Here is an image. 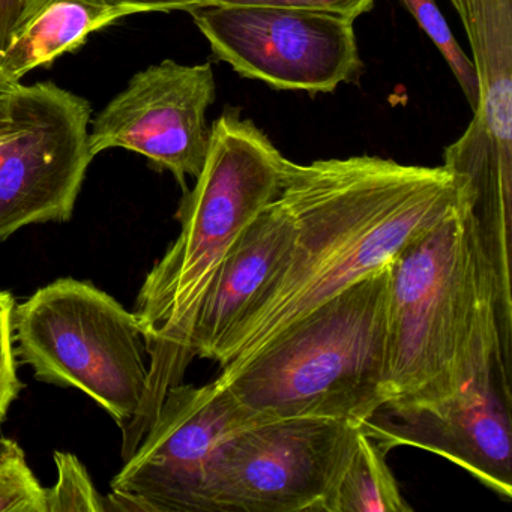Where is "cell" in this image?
<instances>
[{"label":"cell","mask_w":512,"mask_h":512,"mask_svg":"<svg viewBox=\"0 0 512 512\" xmlns=\"http://www.w3.org/2000/svg\"><path fill=\"white\" fill-rule=\"evenodd\" d=\"M293 241L212 361L235 364L356 281L386 268L455 203L445 167L380 157L290 161L278 196Z\"/></svg>","instance_id":"6da1fadb"},{"label":"cell","mask_w":512,"mask_h":512,"mask_svg":"<svg viewBox=\"0 0 512 512\" xmlns=\"http://www.w3.org/2000/svg\"><path fill=\"white\" fill-rule=\"evenodd\" d=\"M388 269L385 406L442 403L470 383H494L511 397V337L460 200Z\"/></svg>","instance_id":"7a4b0ae2"},{"label":"cell","mask_w":512,"mask_h":512,"mask_svg":"<svg viewBox=\"0 0 512 512\" xmlns=\"http://www.w3.org/2000/svg\"><path fill=\"white\" fill-rule=\"evenodd\" d=\"M287 160L260 128L238 110L211 127V143L193 190L176 218L181 232L146 275L136 313L148 341L149 389L139 415L122 430L127 460L145 436L173 386L194 359V326L206 293L233 245L280 196Z\"/></svg>","instance_id":"3957f363"},{"label":"cell","mask_w":512,"mask_h":512,"mask_svg":"<svg viewBox=\"0 0 512 512\" xmlns=\"http://www.w3.org/2000/svg\"><path fill=\"white\" fill-rule=\"evenodd\" d=\"M389 269L356 281L215 379L253 424L328 418L359 425L386 404Z\"/></svg>","instance_id":"277c9868"},{"label":"cell","mask_w":512,"mask_h":512,"mask_svg":"<svg viewBox=\"0 0 512 512\" xmlns=\"http://www.w3.org/2000/svg\"><path fill=\"white\" fill-rule=\"evenodd\" d=\"M14 344L35 379L76 388L125 430L149 389L148 341L136 313L89 281L61 278L14 308Z\"/></svg>","instance_id":"5b68a950"},{"label":"cell","mask_w":512,"mask_h":512,"mask_svg":"<svg viewBox=\"0 0 512 512\" xmlns=\"http://www.w3.org/2000/svg\"><path fill=\"white\" fill-rule=\"evenodd\" d=\"M460 17L478 77L473 119L443 151L482 250L511 256L512 0H449Z\"/></svg>","instance_id":"8992f818"},{"label":"cell","mask_w":512,"mask_h":512,"mask_svg":"<svg viewBox=\"0 0 512 512\" xmlns=\"http://www.w3.org/2000/svg\"><path fill=\"white\" fill-rule=\"evenodd\" d=\"M89 101L55 83H20L0 137V242L32 224L65 223L94 155Z\"/></svg>","instance_id":"52a82bcc"},{"label":"cell","mask_w":512,"mask_h":512,"mask_svg":"<svg viewBox=\"0 0 512 512\" xmlns=\"http://www.w3.org/2000/svg\"><path fill=\"white\" fill-rule=\"evenodd\" d=\"M188 14L218 61L278 91L334 92L361 74L350 20L269 5L209 4Z\"/></svg>","instance_id":"ba28073f"},{"label":"cell","mask_w":512,"mask_h":512,"mask_svg":"<svg viewBox=\"0 0 512 512\" xmlns=\"http://www.w3.org/2000/svg\"><path fill=\"white\" fill-rule=\"evenodd\" d=\"M253 422L217 379L173 386L113 478L109 511L209 512L212 467L224 443Z\"/></svg>","instance_id":"9c48e42d"},{"label":"cell","mask_w":512,"mask_h":512,"mask_svg":"<svg viewBox=\"0 0 512 512\" xmlns=\"http://www.w3.org/2000/svg\"><path fill=\"white\" fill-rule=\"evenodd\" d=\"M358 425L292 418L236 431L209 478V512H320Z\"/></svg>","instance_id":"30bf717a"},{"label":"cell","mask_w":512,"mask_h":512,"mask_svg":"<svg viewBox=\"0 0 512 512\" xmlns=\"http://www.w3.org/2000/svg\"><path fill=\"white\" fill-rule=\"evenodd\" d=\"M211 64L167 61L134 74L92 122L89 148L97 157L107 149H127L148 158L160 172L172 173L184 191L187 178L202 172L211 143L206 113L214 104Z\"/></svg>","instance_id":"8fae6325"},{"label":"cell","mask_w":512,"mask_h":512,"mask_svg":"<svg viewBox=\"0 0 512 512\" xmlns=\"http://www.w3.org/2000/svg\"><path fill=\"white\" fill-rule=\"evenodd\" d=\"M383 454L415 446L472 473L497 496L512 497L511 397L494 383H470L430 406L380 407L358 425Z\"/></svg>","instance_id":"7c38bea8"},{"label":"cell","mask_w":512,"mask_h":512,"mask_svg":"<svg viewBox=\"0 0 512 512\" xmlns=\"http://www.w3.org/2000/svg\"><path fill=\"white\" fill-rule=\"evenodd\" d=\"M292 241V220L277 197L242 233L221 263L194 326V358L214 359L224 338L280 268Z\"/></svg>","instance_id":"4fadbf2b"},{"label":"cell","mask_w":512,"mask_h":512,"mask_svg":"<svg viewBox=\"0 0 512 512\" xmlns=\"http://www.w3.org/2000/svg\"><path fill=\"white\" fill-rule=\"evenodd\" d=\"M124 17L104 0H26L10 41L0 53V73L20 83L35 68L76 52L92 32Z\"/></svg>","instance_id":"5bb4252c"},{"label":"cell","mask_w":512,"mask_h":512,"mask_svg":"<svg viewBox=\"0 0 512 512\" xmlns=\"http://www.w3.org/2000/svg\"><path fill=\"white\" fill-rule=\"evenodd\" d=\"M379 446L358 427L320 512H410Z\"/></svg>","instance_id":"9a60e30c"},{"label":"cell","mask_w":512,"mask_h":512,"mask_svg":"<svg viewBox=\"0 0 512 512\" xmlns=\"http://www.w3.org/2000/svg\"><path fill=\"white\" fill-rule=\"evenodd\" d=\"M0 512H47L46 488L19 442L0 437Z\"/></svg>","instance_id":"2e32d148"},{"label":"cell","mask_w":512,"mask_h":512,"mask_svg":"<svg viewBox=\"0 0 512 512\" xmlns=\"http://www.w3.org/2000/svg\"><path fill=\"white\" fill-rule=\"evenodd\" d=\"M404 7L418 22L419 28L428 35L434 46L442 53L449 70L460 85L467 103L475 109L478 100V77L472 59L463 52L449 29L436 0H401Z\"/></svg>","instance_id":"e0dca14e"},{"label":"cell","mask_w":512,"mask_h":512,"mask_svg":"<svg viewBox=\"0 0 512 512\" xmlns=\"http://www.w3.org/2000/svg\"><path fill=\"white\" fill-rule=\"evenodd\" d=\"M58 479L46 488L47 512H106L109 500L95 487L88 469L71 452H55Z\"/></svg>","instance_id":"ac0fdd59"},{"label":"cell","mask_w":512,"mask_h":512,"mask_svg":"<svg viewBox=\"0 0 512 512\" xmlns=\"http://www.w3.org/2000/svg\"><path fill=\"white\" fill-rule=\"evenodd\" d=\"M14 302L10 292H0V424L7 418L11 404L23 389L17 374L14 346Z\"/></svg>","instance_id":"d6986e66"},{"label":"cell","mask_w":512,"mask_h":512,"mask_svg":"<svg viewBox=\"0 0 512 512\" xmlns=\"http://www.w3.org/2000/svg\"><path fill=\"white\" fill-rule=\"evenodd\" d=\"M376 0H217L214 4L269 5L328 14L355 22L373 8Z\"/></svg>","instance_id":"ffe728a7"},{"label":"cell","mask_w":512,"mask_h":512,"mask_svg":"<svg viewBox=\"0 0 512 512\" xmlns=\"http://www.w3.org/2000/svg\"><path fill=\"white\" fill-rule=\"evenodd\" d=\"M217 0H104L110 8L121 11L125 17L143 13H170V11H190L203 5L214 4Z\"/></svg>","instance_id":"44dd1931"},{"label":"cell","mask_w":512,"mask_h":512,"mask_svg":"<svg viewBox=\"0 0 512 512\" xmlns=\"http://www.w3.org/2000/svg\"><path fill=\"white\" fill-rule=\"evenodd\" d=\"M26 0H0V53L10 41L14 25L22 13Z\"/></svg>","instance_id":"7402d4cb"},{"label":"cell","mask_w":512,"mask_h":512,"mask_svg":"<svg viewBox=\"0 0 512 512\" xmlns=\"http://www.w3.org/2000/svg\"><path fill=\"white\" fill-rule=\"evenodd\" d=\"M20 83L11 82L0 73V137H4L11 127V103Z\"/></svg>","instance_id":"603a6c76"}]
</instances>
